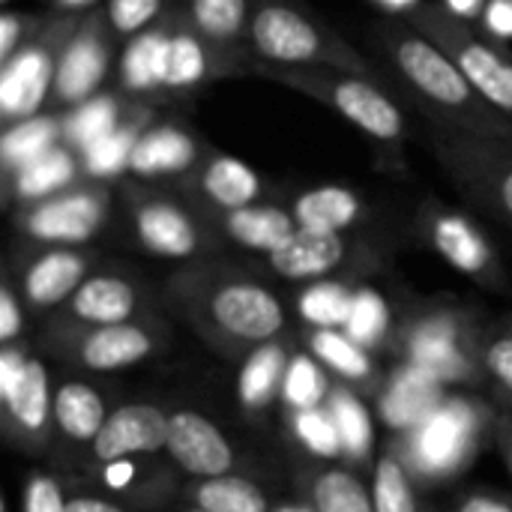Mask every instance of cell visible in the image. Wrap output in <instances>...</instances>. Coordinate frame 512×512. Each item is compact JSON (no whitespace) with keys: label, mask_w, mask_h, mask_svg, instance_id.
I'll use <instances>...</instances> for the list:
<instances>
[{"label":"cell","mask_w":512,"mask_h":512,"mask_svg":"<svg viewBox=\"0 0 512 512\" xmlns=\"http://www.w3.org/2000/svg\"><path fill=\"white\" fill-rule=\"evenodd\" d=\"M345 333L351 339H357L363 348L375 351H396V339H399V324H393L390 306L387 300L369 288L360 285L357 297H354V309H351V321L345 327Z\"/></svg>","instance_id":"60d3db41"},{"label":"cell","mask_w":512,"mask_h":512,"mask_svg":"<svg viewBox=\"0 0 512 512\" xmlns=\"http://www.w3.org/2000/svg\"><path fill=\"white\" fill-rule=\"evenodd\" d=\"M210 222V228L219 234V240H228L240 249L258 252V255H273L279 252L297 231V219L291 213L288 204L279 201H258L240 210H228V213H210L204 216Z\"/></svg>","instance_id":"484cf974"},{"label":"cell","mask_w":512,"mask_h":512,"mask_svg":"<svg viewBox=\"0 0 512 512\" xmlns=\"http://www.w3.org/2000/svg\"><path fill=\"white\" fill-rule=\"evenodd\" d=\"M165 450L171 465L189 480L225 477V474H237L240 468V456L225 438V432L210 417L192 408L171 411Z\"/></svg>","instance_id":"603a6c76"},{"label":"cell","mask_w":512,"mask_h":512,"mask_svg":"<svg viewBox=\"0 0 512 512\" xmlns=\"http://www.w3.org/2000/svg\"><path fill=\"white\" fill-rule=\"evenodd\" d=\"M447 12H453L456 18L468 21V24H477L483 18V9L489 0H438Z\"/></svg>","instance_id":"db71d44e"},{"label":"cell","mask_w":512,"mask_h":512,"mask_svg":"<svg viewBox=\"0 0 512 512\" xmlns=\"http://www.w3.org/2000/svg\"><path fill=\"white\" fill-rule=\"evenodd\" d=\"M372 504L375 512H429L396 441H390L372 465Z\"/></svg>","instance_id":"ab89813d"},{"label":"cell","mask_w":512,"mask_h":512,"mask_svg":"<svg viewBox=\"0 0 512 512\" xmlns=\"http://www.w3.org/2000/svg\"><path fill=\"white\" fill-rule=\"evenodd\" d=\"M357 279L339 276V279H321L309 282L297 294V315L309 330H345L351 321L354 297H357Z\"/></svg>","instance_id":"f35d334b"},{"label":"cell","mask_w":512,"mask_h":512,"mask_svg":"<svg viewBox=\"0 0 512 512\" xmlns=\"http://www.w3.org/2000/svg\"><path fill=\"white\" fill-rule=\"evenodd\" d=\"M63 144V117L60 111H42L36 117L3 123L0 132V171L12 174L21 165L39 159L42 153Z\"/></svg>","instance_id":"74e56055"},{"label":"cell","mask_w":512,"mask_h":512,"mask_svg":"<svg viewBox=\"0 0 512 512\" xmlns=\"http://www.w3.org/2000/svg\"><path fill=\"white\" fill-rule=\"evenodd\" d=\"M249 54L270 66L342 69L381 78V72L336 27L297 0H252Z\"/></svg>","instance_id":"277c9868"},{"label":"cell","mask_w":512,"mask_h":512,"mask_svg":"<svg viewBox=\"0 0 512 512\" xmlns=\"http://www.w3.org/2000/svg\"><path fill=\"white\" fill-rule=\"evenodd\" d=\"M267 264L276 276L288 282H321L381 267V246L360 234H318L297 231L279 252L267 255Z\"/></svg>","instance_id":"2e32d148"},{"label":"cell","mask_w":512,"mask_h":512,"mask_svg":"<svg viewBox=\"0 0 512 512\" xmlns=\"http://www.w3.org/2000/svg\"><path fill=\"white\" fill-rule=\"evenodd\" d=\"M375 45L432 123L512 141L510 117H504L471 84L462 66L414 24L405 18L381 21L375 27Z\"/></svg>","instance_id":"7a4b0ae2"},{"label":"cell","mask_w":512,"mask_h":512,"mask_svg":"<svg viewBox=\"0 0 512 512\" xmlns=\"http://www.w3.org/2000/svg\"><path fill=\"white\" fill-rule=\"evenodd\" d=\"M3 3H12V0H3Z\"/></svg>","instance_id":"91938a15"},{"label":"cell","mask_w":512,"mask_h":512,"mask_svg":"<svg viewBox=\"0 0 512 512\" xmlns=\"http://www.w3.org/2000/svg\"><path fill=\"white\" fill-rule=\"evenodd\" d=\"M180 6L213 45L234 57L255 60L249 54L252 0H183Z\"/></svg>","instance_id":"e575fe53"},{"label":"cell","mask_w":512,"mask_h":512,"mask_svg":"<svg viewBox=\"0 0 512 512\" xmlns=\"http://www.w3.org/2000/svg\"><path fill=\"white\" fill-rule=\"evenodd\" d=\"M483 333L486 327L474 312L453 303H429L399 324L396 351L405 363L423 369L438 384L477 390L486 384L483 372Z\"/></svg>","instance_id":"8992f818"},{"label":"cell","mask_w":512,"mask_h":512,"mask_svg":"<svg viewBox=\"0 0 512 512\" xmlns=\"http://www.w3.org/2000/svg\"><path fill=\"white\" fill-rule=\"evenodd\" d=\"M414 228H417V237L438 258H444L453 270H459L471 282L489 291L507 288V270L495 243L468 213L429 195L417 207Z\"/></svg>","instance_id":"4fadbf2b"},{"label":"cell","mask_w":512,"mask_h":512,"mask_svg":"<svg viewBox=\"0 0 512 512\" xmlns=\"http://www.w3.org/2000/svg\"><path fill=\"white\" fill-rule=\"evenodd\" d=\"M0 512H9V507H6V504H0Z\"/></svg>","instance_id":"680465c9"},{"label":"cell","mask_w":512,"mask_h":512,"mask_svg":"<svg viewBox=\"0 0 512 512\" xmlns=\"http://www.w3.org/2000/svg\"><path fill=\"white\" fill-rule=\"evenodd\" d=\"M294 357V348L282 339L261 345L240 363V378H237V399L246 414H261L267 411L276 399H282L288 363Z\"/></svg>","instance_id":"d6a6232c"},{"label":"cell","mask_w":512,"mask_h":512,"mask_svg":"<svg viewBox=\"0 0 512 512\" xmlns=\"http://www.w3.org/2000/svg\"><path fill=\"white\" fill-rule=\"evenodd\" d=\"M168 327L156 315H144L126 324L105 327H72V330H39V351L54 357L63 366H75L81 372L105 375L132 369L159 351L168 348Z\"/></svg>","instance_id":"30bf717a"},{"label":"cell","mask_w":512,"mask_h":512,"mask_svg":"<svg viewBox=\"0 0 512 512\" xmlns=\"http://www.w3.org/2000/svg\"><path fill=\"white\" fill-rule=\"evenodd\" d=\"M150 309L144 285L123 270H93L81 288L51 312L42 327L72 330V327H105L144 318Z\"/></svg>","instance_id":"ac0fdd59"},{"label":"cell","mask_w":512,"mask_h":512,"mask_svg":"<svg viewBox=\"0 0 512 512\" xmlns=\"http://www.w3.org/2000/svg\"><path fill=\"white\" fill-rule=\"evenodd\" d=\"M171 186L183 198H189L201 210V216L267 201V180L249 162L222 150H207V156Z\"/></svg>","instance_id":"d6986e66"},{"label":"cell","mask_w":512,"mask_h":512,"mask_svg":"<svg viewBox=\"0 0 512 512\" xmlns=\"http://www.w3.org/2000/svg\"><path fill=\"white\" fill-rule=\"evenodd\" d=\"M495 441H498L501 459H504V465H507L512 477V411H498V417H495Z\"/></svg>","instance_id":"f5cc1de1"},{"label":"cell","mask_w":512,"mask_h":512,"mask_svg":"<svg viewBox=\"0 0 512 512\" xmlns=\"http://www.w3.org/2000/svg\"><path fill=\"white\" fill-rule=\"evenodd\" d=\"M204 138L180 120H153L138 138L129 162V177L141 183H174L186 177L204 156Z\"/></svg>","instance_id":"cb8c5ba5"},{"label":"cell","mask_w":512,"mask_h":512,"mask_svg":"<svg viewBox=\"0 0 512 512\" xmlns=\"http://www.w3.org/2000/svg\"><path fill=\"white\" fill-rule=\"evenodd\" d=\"M165 300L213 351L240 363L288 330V312L276 291L231 261L180 264L165 282Z\"/></svg>","instance_id":"6da1fadb"},{"label":"cell","mask_w":512,"mask_h":512,"mask_svg":"<svg viewBox=\"0 0 512 512\" xmlns=\"http://www.w3.org/2000/svg\"><path fill=\"white\" fill-rule=\"evenodd\" d=\"M480 354L486 384L495 390L498 399H507L512 405V315L486 327Z\"/></svg>","instance_id":"ee69618b"},{"label":"cell","mask_w":512,"mask_h":512,"mask_svg":"<svg viewBox=\"0 0 512 512\" xmlns=\"http://www.w3.org/2000/svg\"><path fill=\"white\" fill-rule=\"evenodd\" d=\"M450 390L444 384H438L432 375H426L423 369L402 363L396 372L387 375L384 390L378 393V414L381 420L396 432L405 435L414 426H420L447 396Z\"/></svg>","instance_id":"f546056e"},{"label":"cell","mask_w":512,"mask_h":512,"mask_svg":"<svg viewBox=\"0 0 512 512\" xmlns=\"http://www.w3.org/2000/svg\"><path fill=\"white\" fill-rule=\"evenodd\" d=\"M27 306L12 282V276L3 270V279H0V345H15V342H24V333H27Z\"/></svg>","instance_id":"c3c4849f"},{"label":"cell","mask_w":512,"mask_h":512,"mask_svg":"<svg viewBox=\"0 0 512 512\" xmlns=\"http://www.w3.org/2000/svg\"><path fill=\"white\" fill-rule=\"evenodd\" d=\"M108 414L111 408L99 387L87 381H60L54 390V438L48 456L60 468H87Z\"/></svg>","instance_id":"44dd1931"},{"label":"cell","mask_w":512,"mask_h":512,"mask_svg":"<svg viewBox=\"0 0 512 512\" xmlns=\"http://www.w3.org/2000/svg\"><path fill=\"white\" fill-rule=\"evenodd\" d=\"M276 512H312V507L306 501H297V504H279Z\"/></svg>","instance_id":"9f6ffc18"},{"label":"cell","mask_w":512,"mask_h":512,"mask_svg":"<svg viewBox=\"0 0 512 512\" xmlns=\"http://www.w3.org/2000/svg\"><path fill=\"white\" fill-rule=\"evenodd\" d=\"M174 12V9H171ZM171 12L153 27L135 33L120 48L117 90L129 99L156 102L168 99V51H171Z\"/></svg>","instance_id":"d4e9b609"},{"label":"cell","mask_w":512,"mask_h":512,"mask_svg":"<svg viewBox=\"0 0 512 512\" xmlns=\"http://www.w3.org/2000/svg\"><path fill=\"white\" fill-rule=\"evenodd\" d=\"M183 0H105V15L117 39H129L156 21H162L171 9H177Z\"/></svg>","instance_id":"f6af8a7d"},{"label":"cell","mask_w":512,"mask_h":512,"mask_svg":"<svg viewBox=\"0 0 512 512\" xmlns=\"http://www.w3.org/2000/svg\"><path fill=\"white\" fill-rule=\"evenodd\" d=\"M81 15L51 12L42 30L18 48L9 60L0 63V120L18 123L36 117L51 105L54 75L60 63V51L72 30L78 27Z\"/></svg>","instance_id":"7c38bea8"},{"label":"cell","mask_w":512,"mask_h":512,"mask_svg":"<svg viewBox=\"0 0 512 512\" xmlns=\"http://www.w3.org/2000/svg\"><path fill=\"white\" fill-rule=\"evenodd\" d=\"M66 512H135L123 501L93 495V492H69L66 495Z\"/></svg>","instance_id":"816d5d0a"},{"label":"cell","mask_w":512,"mask_h":512,"mask_svg":"<svg viewBox=\"0 0 512 512\" xmlns=\"http://www.w3.org/2000/svg\"><path fill=\"white\" fill-rule=\"evenodd\" d=\"M450 512H512V498L495 489H468L462 492Z\"/></svg>","instance_id":"681fc988"},{"label":"cell","mask_w":512,"mask_h":512,"mask_svg":"<svg viewBox=\"0 0 512 512\" xmlns=\"http://www.w3.org/2000/svg\"><path fill=\"white\" fill-rule=\"evenodd\" d=\"M117 33L108 24L105 9H90L81 15L78 27L66 39L54 75V93L48 111H66L90 96H96L114 66Z\"/></svg>","instance_id":"e0dca14e"},{"label":"cell","mask_w":512,"mask_h":512,"mask_svg":"<svg viewBox=\"0 0 512 512\" xmlns=\"http://www.w3.org/2000/svg\"><path fill=\"white\" fill-rule=\"evenodd\" d=\"M330 372L309 354V351H294L282 387V405L285 411H306V408H324L327 396L333 390Z\"/></svg>","instance_id":"7bdbcfd3"},{"label":"cell","mask_w":512,"mask_h":512,"mask_svg":"<svg viewBox=\"0 0 512 512\" xmlns=\"http://www.w3.org/2000/svg\"><path fill=\"white\" fill-rule=\"evenodd\" d=\"M132 99L120 90H99L96 96L60 111L63 117V144L75 153H84L90 144L105 138L120 126V120L129 114Z\"/></svg>","instance_id":"8d00e7d4"},{"label":"cell","mask_w":512,"mask_h":512,"mask_svg":"<svg viewBox=\"0 0 512 512\" xmlns=\"http://www.w3.org/2000/svg\"><path fill=\"white\" fill-rule=\"evenodd\" d=\"M180 512H204V510H195V507H183Z\"/></svg>","instance_id":"6f0895ef"},{"label":"cell","mask_w":512,"mask_h":512,"mask_svg":"<svg viewBox=\"0 0 512 512\" xmlns=\"http://www.w3.org/2000/svg\"><path fill=\"white\" fill-rule=\"evenodd\" d=\"M249 75L291 87L348 120L363 132L384 159H402L408 141V117L399 99L387 90L384 78H369L342 69H288L252 60Z\"/></svg>","instance_id":"3957f363"},{"label":"cell","mask_w":512,"mask_h":512,"mask_svg":"<svg viewBox=\"0 0 512 512\" xmlns=\"http://www.w3.org/2000/svg\"><path fill=\"white\" fill-rule=\"evenodd\" d=\"M180 501L204 512H276L270 492L246 474L186 480Z\"/></svg>","instance_id":"836d02e7"},{"label":"cell","mask_w":512,"mask_h":512,"mask_svg":"<svg viewBox=\"0 0 512 512\" xmlns=\"http://www.w3.org/2000/svg\"><path fill=\"white\" fill-rule=\"evenodd\" d=\"M99 6H105V0H51V12H63V15H84Z\"/></svg>","instance_id":"11a10c76"},{"label":"cell","mask_w":512,"mask_h":512,"mask_svg":"<svg viewBox=\"0 0 512 512\" xmlns=\"http://www.w3.org/2000/svg\"><path fill=\"white\" fill-rule=\"evenodd\" d=\"M171 411L150 402H126L111 408L93 450L87 459V471H99L114 462L156 456L168 444Z\"/></svg>","instance_id":"7402d4cb"},{"label":"cell","mask_w":512,"mask_h":512,"mask_svg":"<svg viewBox=\"0 0 512 512\" xmlns=\"http://www.w3.org/2000/svg\"><path fill=\"white\" fill-rule=\"evenodd\" d=\"M498 411L474 393H447L444 402L411 432L396 435L414 480L420 489L444 486L465 474L483 441L495 435Z\"/></svg>","instance_id":"5b68a950"},{"label":"cell","mask_w":512,"mask_h":512,"mask_svg":"<svg viewBox=\"0 0 512 512\" xmlns=\"http://www.w3.org/2000/svg\"><path fill=\"white\" fill-rule=\"evenodd\" d=\"M297 492L312 512H375L372 486L345 465H303L297 471Z\"/></svg>","instance_id":"1f68e13d"},{"label":"cell","mask_w":512,"mask_h":512,"mask_svg":"<svg viewBox=\"0 0 512 512\" xmlns=\"http://www.w3.org/2000/svg\"><path fill=\"white\" fill-rule=\"evenodd\" d=\"M480 30L495 39V42H510L512 39V0H489L480 18Z\"/></svg>","instance_id":"f907efd6"},{"label":"cell","mask_w":512,"mask_h":512,"mask_svg":"<svg viewBox=\"0 0 512 512\" xmlns=\"http://www.w3.org/2000/svg\"><path fill=\"white\" fill-rule=\"evenodd\" d=\"M153 120H159L156 102L132 99V108L120 120V126L114 132H108L105 138H99L96 144H90L84 153H78L84 177L96 180V183H114V180L126 177L129 174V162H132V150H135L138 138L144 135V129Z\"/></svg>","instance_id":"4dcf8cb0"},{"label":"cell","mask_w":512,"mask_h":512,"mask_svg":"<svg viewBox=\"0 0 512 512\" xmlns=\"http://www.w3.org/2000/svg\"><path fill=\"white\" fill-rule=\"evenodd\" d=\"M432 42H438L471 78V84L512 120V54L489 39L477 24H468L447 12L438 0H423L402 15Z\"/></svg>","instance_id":"8fae6325"},{"label":"cell","mask_w":512,"mask_h":512,"mask_svg":"<svg viewBox=\"0 0 512 512\" xmlns=\"http://www.w3.org/2000/svg\"><path fill=\"white\" fill-rule=\"evenodd\" d=\"M81 180H87L84 168H81V156L72 147L57 144L54 150L21 165L18 171L3 174V204L12 213L18 207L45 201V198H51V195H57V192L81 183Z\"/></svg>","instance_id":"83f0119b"},{"label":"cell","mask_w":512,"mask_h":512,"mask_svg":"<svg viewBox=\"0 0 512 512\" xmlns=\"http://www.w3.org/2000/svg\"><path fill=\"white\" fill-rule=\"evenodd\" d=\"M252 60L234 57L213 45L177 6L171 12V51H168V99L195 96L213 81L249 75Z\"/></svg>","instance_id":"ffe728a7"},{"label":"cell","mask_w":512,"mask_h":512,"mask_svg":"<svg viewBox=\"0 0 512 512\" xmlns=\"http://www.w3.org/2000/svg\"><path fill=\"white\" fill-rule=\"evenodd\" d=\"M3 270L12 276L27 312L48 318L96 270V255L87 246H51L24 240L15 246Z\"/></svg>","instance_id":"9a60e30c"},{"label":"cell","mask_w":512,"mask_h":512,"mask_svg":"<svg viewBox=\"0 0 512 512\" xmlns=\"http://www.w3.org/2000/svg\"><path fill=\"white\" fill-rule=\"evenodd\" d=\"M285 432L315 462L342 465V441L327 405L306 408V411H285Z\"/></svg>","instance_id":"b9f144b4"},{"label":"cell","mask_w":512,"mask_h":512,"mask_svg":"<svg viewBox=\"0 0 512 512\" xmlns=\"http://www.w3.org/2000/svg\"><path fill=\"white\" fill-rule=\"evenodd\" d=\"M327 411H330L339 441H342V465L351 471H363V468L375 465L372 462L375 426H372V414H369L363 396L345 384H333V390L327 396Z\"/></svg>","instance_id":"d590c367"},{"label":"cell","mask_w":512,"mask_h":512,"mask_svg":"<svg viewBox=\"0 0 512 512\" xmlns=\"http://www.w3.org/2000/svg\"><path fill=\"white\" fill-rule=\"evenodd\" d=\"M54 390L48 366L27 339L0 348V426L9 447L33 459L51 453Z\"/></svg>","instance_id":"9c48e42d"},{"label":"cell","mask_w":512,"mask_h":512,"mask_svg":"<svg viewBox=\"0 0 512 512\" xmlns=\"http://www.w3.org/2000/svg\"><path fill=\"white\" fill-rule=\"evenodd\" d=\"M48 21V15L24 12V9H6L0 15V63L9 60L18 48H24Z\"/></svg>","instance_id":"7dc6e473"},{"label":"cell","mask_w":512,"mask_h":512,"mask_svg":"<svg viewBox=\"0 0 512 512\" xmlns=\"http://www.w3.org/2000/svg\"><path fill=\"white\" fill-rule=\"evenodd\" d=\"M111 204V183L81 180L45 201L12 210V225L30 243L84 246L108 225Z\"/></svg>","instance_id":"5bb4252c"},{"label":"cell","mask_w":512,"mask_h":512,"mask_svg":"<svg viewBox=\"0 0 512 512\" xmlns=\"http://www.w3.org/2000/svg\"><path fill=\"white\" fill-rule=\"evenodd\" d=\"M303 345L339 384L351 387L363 399H378L384 390L390 372H384L375 363V354L345 330H309Z\"/></svg>","instance_id":"4316f807"},{"label":"cell","mask_w":512,"mask_h":512,"mask_svg":"<svg viewBox=\"0 0 512 512\" xmlns=\"http://www.w3.org/2000/svg\"><path fill=\"white\" fill-rule=\"evenodd\" d=\"M303 231L318 234H357L369 219L366 198L345 183H318L294 195L288 204Z\"/></svg>","instance_id":"f1b7e54d"},{"label":"cell","mask_w":512,"mask_h":512,"mask_svg":"<svg viewBox=\"0 0 512 512\" xmlns=\"http://www.w3.org/2000/svg\"><path fill=\"white\" fill-rule=\"evenodd\" d=\"M429 147L465 201L512 228V141L432 123Z\"/></svg>","instance_id":"ba28073f"},{"label":"cell","mask_w":512,"mask_h":512,"mask_svg":"<svg viewBox=\"0 0 512 512\" xmlns=\"http://www.w3.org/2000/svg\"><path fill=\"white\" fill-rule=\"evenodd\" d=\"M123 204L132 240L153 258L189 264L198 258H213L222 243L201 210L174 186L129 180L123 183Z\"/></svg>","instance_id":"52a82bcc"},{"label":"cell","mask_w":512,"mask_h":512,"mask_svg":"<svg viewBox=\"0 0 512 512\" xmlns=\"http://www.w3.org/2000/svg\"><path fill=\"white\" fill-rule=\"evenodd\" d=\"M66 483L51 471H30L21 489V512H66Z\"/></svg>","instance_id":"bcb514c9"}]
</instances>
